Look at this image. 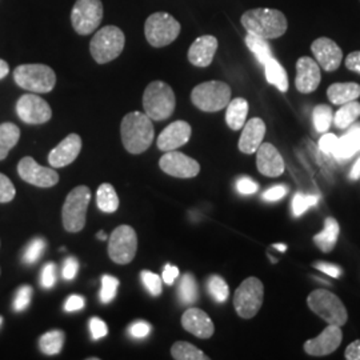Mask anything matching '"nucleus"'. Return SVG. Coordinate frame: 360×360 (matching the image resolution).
I'll return each instance as SVG.
<instances>
[{"instance_id": "28", "label": "nucleus", "mask_w": 360, "mask_h": 360, "mask_svg": "<svg viewBox=\"0 0 360 360\" xmlns=\"http://www.w3.org/2000/svg\"><path fill=\"white\" fill-rule=\"evenodd\" d=\"M226 122L227 126L233 131L243 129L248 115V102L243 98H236L230 101L226 107Z\"/></svg>"}, {"instance_id": "41", "label": "nucleus", "mask_w": 360, "mask_h": 360, "mask_svg": "<svg viewBox=\"0 0 360 360\" xmlns=\"http://www.w3.org/2000/svg\"><path fill=\"white\" fill-rule=\"evenodd\" d=\"M119 288V281L110 276V275H104L102 278V290H101V300L103 303H110L115 299L116 292Z\"/></svg>"}, {"instance_id": "25", "label": "nucleus", "mask_w": 360, "mask_h": 360, "mask_svg": "<svg viewBox=\"0 0 360 360\" xmlns=\"http://www.w3.org/2000/svg\"><path fill=\"white\" fill-rule=\"evenodd\" d=\"M348 131L340 138L333 154L338 159H349L360 151V123L351 124Z\"/></svg>"}, {"instance_id": "8", "label": "nucleus", "mask_w": 360, "mask_h": 360, "mask_svg": "<svg viewBox=\"0 0 360 360\" xmlns=\"http://www.w3.org/2000/svg\"><path fill=\"white\" fill-rule=\"evenodd\" d=\"M90 200L91 191L87 186H79L67 195L62 210L65 231L79 232L84 229Z\"/></svg>"}, {"instance_id": "16", "label": "nucleus", "mask_w": 360, "mask_h": 360, "mask_svg": "<svg viewBox=\"0 0 360 360\" xmlns=\"http://www.w3.org/2000/svg\"><path fill=\"white\" fill-rule=\"evenodd\" d=\"M343 340V333L339 326L328 324L322 334L304 343V351L311 356H326L340 347Z\"/></svg>"}, {"instance_id": "56", "label": "nucleus", "mask_w": 360, "mask_h": 360, "mask_svg": "<svg viewBox=\"0 0 360 360\" xmlns=\"http://www.w3.org/2000/svg\"><path fill=\"white\" fill-rule=\"evenodd\" d=\"M345 358L347 360H360V339L352 342L345 352Z\"/></svg>"}, {"instance_id": "13", "label": "nucleus", "mask_w": 360, "mask_h": 360, "mask_svg": "<svg viewBox=\"0 0 360 360\" xmlns=\"http://www.w3.org/2000/svg\"><path fill=\"white\" fill-rule=\"evenodd\" d=\"M16 114L27 124H43L51 119L50 104L35 94L20 96L16 103Z\"/></svg>"}, {"instance_id": "6", "label": "nucleus", "mask_w": 360, "mask_h": 360, "mask_svg": "<svg viewBox=\"0 0 360 360\" xmlns=\"http://www.w3.org/2000/svg\"><path fill=\"white\" fill-rule=\"evenodd\" d=\"M15 83L35 94L51 92L56 84V75L51 67L46 65H22L13 71Z\"/></svg>"}, {"instance_id": "2", "label": "nucleus", "mask_w": 360, "mask_h": 360, "mask_svg": "<svg viewBox=\"0 0 360 360\" xmlns=\"http://www.w3.org/2000/svg\"><path fill=\"white\" fill-rule=\"evenodd\" d=\"M242 25L248 34L267 40L281 38L288 27L283 13L272 8H255L245 11L242 16Z\"/></svg>"}, {"instance_id": "30", "label": "nucleus", "mask_w": 360, "mask_h": 360, "mask_svg": "<svg viewBox=\"0 0 360 360\" xmlns=\"http://www.w3.org/2000/svg\"><path fill=\"white\" fill-rule=\"evenodd\" d=\"M20 139V129L13 123L0 124V160H4L8 153Z\"/></svg>"}, {"instance_id": "49", "label": "nucleus", "mask_w": 360, "mask_h": 360, "mask_svg": "<svg viewBox=\"0 0 360 360\" xmlns=\"http://www.w3.org/2000/svg\"><path fill=\"white\" fill-rule=\"evenodd\" d=\"M236 190L242 195H251V193H257L259 186H257V181L245 176L236 181Z\"/></svg>"}, {"instance_id": "58", "label": "nucleus", "mask_w": 360, "mask_h": 360, "mask_svg": "<svg viewBox=\"0 0 360 360\" xmlns=\"http://www.w3.org/2000/svg\"><path fill=\"white\" fill-rule=\"evenodd\" d=\"M8 72H10V67H8V63H7L6 60L0 59V79H3V77H7V75H8Z\"/></svg>"}, {"instance_id": "18", "label": "nucleus", "mask_w": 360, "mask_h": 360, "mask_svg": "<svg viewBox=\"0 0 360 360\" xmlns=\"http://www.w3.org/2000/svg\"><path fill=\"white\" fill-rule=\"evenodd\" d=\"M311 51L314 53L318 65L327 72L336 71L339 65H342V49L331 39L319 38L314 40V43L311 44Z\"/></svg>"}, {"instance_id": "24", "label": "nucleus", "mask_w": 360, "mask_h": 360, "mask_svg": "<svg viewBox=\"0 0 360 360\" xmlns=\"http://www.w3.org/2000/svg\"><path fill=\"white\" fill-rule=\"evenodd\" d=\"M218 50V39L212 35L199 37L188 50V60L196 67H208Z\"/></svg>"}, {"instance_id": "17", "label": "nucleus", "mask_w": 360, "mask_h": 360, "mask_svg": "<svg viewBox=\"0 0 360 360\" xmlns=\"http://www.w3.org/2000/svg\"><path fill=\"white\" fill-rule=\"evenodd\" d=\"M321 65L309 56H302L296 62V90L302 94H311L321 84Z\"/></svg>"}, {"instance_id": "4", "label": "nucleus", "mask_w": 360, "mask_h": 360, "mask_svg": "<svg viewBox=\"0 0 360 360\" xmlns=\"http://www.w3.org/2000/svg\"><path fill=\"white\" fill-rule=\"evenodd\" d=\"M126 37L116 26H105L99 30L91 40L90 51L96 63L105 65L116 59L124 49Z\"/></svg>"}, {"instance_id": "27", "label": "nucleus", "mask_w": 360, "mask_h": 360, "mask_svg": "<svg viewBox=\"0 0 360 360\" xmlns=\"http://www.w3.org/2000/svg\"><path fill=\"white\" fill-rule=\"evenodd\" d=\"M339 233H340V227H339V223L336 221V219L327 218L324 220L323 231L314 236V242L322 252L328 254L334 250Z\"/></svg>"}, {"instance_id": "9", "label": "nucleus", "mask_w": 360, "mask_h": 360, "mask_svg": "<svg viewBox=\"0 0 360 360\" xmlns=\"http://www.w3.org/2000/svg\"><path fill=\"white\" fill-rule=\"evenodd\" d=\"M264 299V287L255 276L247 278L233 295V307L243 319H252L262 309Z\"/></svg>"}, {"instance_id": "5", "label": "nucleus", "mask_w": 360, "mask_h": 360, "mask_svg": "<svg viewBox=\"0 0 360 360\" xmlns=\"http://www.w3.org/2000/svg\"><path fill=\"white\" fill-rule=\"evenodd\" d=\"M231 101V89L227 83L211 80L198 84L191 92V102L205 112H217L226 108Z\"/></svg>"}, {"instance_id": "29", "label": "nucleus", "mask_w": 360, "mask_h": 360, "mask_svg": "<svg viewBox=\"0 0 360 360\" xmlns=\"http://www.w3.org/2000/svg\"><path fill=\"white\" fill-rule=\"evenodd\" d=\"M263 65H264L267 82L272 86H275L281 92H287L288 91V77H287V72L282 65L276 59L270 58Z\"/></svg>"}, {"instance_id": "54", "label": "nucleus", "mask_w": 360, "mask_h": 360, "mask_svg": "<svg viewBox=\"0 0 360 360\" xmlns=\"http://www.w3.org/2000/svg\"><path fill=\"white\" fill-rule=\"evenodd\" d=\"M178 276H179V269L175 266H171V264H166V267L163 270V275H162V281L168 285H171L176 281Z\"/></svg>"}, {"instance_id": "31", "label": "nucleus", "mask_w": 360, "mask_h": 360, "mask_svg": "<svg viewBox=\"0 0 360 360\" xmlns=\"http://www.w3.org/2000/svg\"><path fill=\"white\" fill-rule=\"evenodd\" d=\"M358 117H360V103L356 101L342 104V107L336 111L334 115L335 126L339 129H346L354 124Z\"/></svg>"}, {"instance_id": "46", "label": "nucleus", "mask_w": 360, "mask_h": 360, "mask_svg": "<svg viewBox=\"0 0 360 360\" xmlns=\"http://www.w3.org/2000/svg\"><path fill=\"white\" fill-rule=\"evenodd\" d=\"M91 336L94 340H99L108 334L107 324L99 319V318H92L90 321Z\"/></svg>"}, {"instance_id": "42", "label": "nucleus", "mask_w": 360, "mask_h": 360, "mask_svg": "<svg viewBox=\"0 0 360 360\" xmlns=\"http://www.w3.org/2000/svg\"><path fill=\"white\" fill-rule=\"evenodd\" d=\"M32 291L34 290L31 285H22L18 288L15 297H13V309L16 312H23L30 306Z\"/></svg>"}, {"instance_id": "7", "label": "nucleus", "mask_w": 360, "mask_h": 360, "mask_svg": "<svg viewBox=\"0 0 360 360\" xmlns=\"http://www.w3.org/2000/svg\"><path fill=\"white\" fill-rule=\"evenodd\" d=\"M309 309L328 324L345 326L348 321L347 309L343 302L327 290H315L307 297Z\"/></svg>"}, {"instance_id": "52", "label": "nucleus", "mask_w": 360, "mask_h": 360, "mask_svg": "<svg viewBox=\"0 0 360 360\" xmlns=\"http://www.w3.org/2000/svg\"><path fill=\"white\" fill-rule=\"evenodd\" d=\"M312 266H314L315 269L322 271L324 274H327V275L333 276V278H339V276L342 275V269H340V267H338V266H335V264H331V263L316 262V263H314Z\"/></svg>"}, {"instance_id": "55", "label": "nucleus", "mask_w": 360, "mask_h": 360, "mask_svg": "<svg viewBox=\"0 0 360 360\" xmlns=\"http://www.w3.org/2000/svg\"><path fill=\"white\" fill-rule=\"evenodd\" d=\"M346 67L360 75V51L351 52L346 58Z\"/></svg>"}, {"instance_id": "35", "label": "nucleus", "mask_w": 360, "mask_h": 360, "mask_svg": "<svg viewBox=\"0 0 360 360\" xmlns=\"http://www.w3.org/2000/svg\"><path fill=\"white\" fill-rule=\"evenodd\" d=\"M171 355L176 360H208L203 351L187 342H176L171 348Z\"/></svg>"}, {"instance_id": "43", "label": "nucleus", "mask_w": 360, "mask_h": 360, "mask_svg": "<svg viewBox=\"0 0 360 360\" xmlns=\"http://www.w3.org/2000/svg\"><path fill=\"white\" fill-rule=\"evenodd\" d=\"M143 284L148 290V292L153 296H159L162 294V279L159 275L150 271H143L142 272Z\"/></svg>"}, {"instance_id": "11", "label": "nucleus", "mask_w": 360, "mask_h": 360, "mask_svg": "<svg viewBox=\"0 0 360 360\" xmlns=\"http://www.w3.org/2000/svg\"><path fill=\"white\" fill-rule=\"evenodd\" d=\"M103 19L102 0H77L72 7L71 22L79 35H90Z\"/></svg>"}, {"instance_id": "48", "label": "nucleus", "mask_w": 360, "mask_h": 360, "mask_svg": "<svg viewBox=\"0 0 360 360\" xmlns=\"http://www.w3.org/2000/svg\"><path fill=\"white\" fill-rule=\"evenodd\" d=\"M338 144V136L334 134H324L319 141V150L324 154H333Z\"/></svg>"}, {"instance_id": "23", "label": "nucleus", "mask_w": 360, "mask_h": 360, "mask_svg": "<svg viewBox=\"0 0 360 360\" xmlns=\"http://www.w3.org/2000/svg\"><path fill=\"white\" fill-rule=\"evenodd\" d=\"M266 135V124L260 117H252L245 122L239 139V150L243 154H255Z\"/></svg>"}, {"instance_id": "21", "label": "nucleus", "mask_w": 360, "mask_h": 360, "mask_svg": "<svg viewBox=\"0 0 360 360\" xmlns=\"http://www.w3.org/2000/svg\"><path fill=\"white\" fill-rule=\"evenodd\" d=\"M82 139L77 134H70L62 142L59 143L50 155L49 163L53 168H62L71 165L80 154Z\"/></svg>"}, {"instance_id": "34", "label": "nucleus", "mask_w": 360, "mask_h": 360, "mask_svg": "<svg viewBox=\"0 0 360 360\" xmlns=\"http://www.w3.org/2000/svg\"><path fill=\"white\" fill-rule=\"evenodd\" d=\"M245 44L250 49V51L255 55L260 65H264L270 58H272V51L267 39L259 38L257 35L248 34L245 37Z\"/></svg>"}, {"instance_id": "14", "label": "nucleus", "mask_w": 360, "mask_h": 360, "mask_svg": "<svg viewBox=\"0 0 360 360\" xmlns=\"http://www.w3.org/2000/svg\"><path fill=\"white\" fill-rule=\"evenodd\" d=\"M159 166L163 172L169 176L180 179L195 178L200 172V165L187 155L178 153L176 150L167 151L159 160Z\"/></svg>"}, {"instance_id": "60", "label": "nucleus", "mask_w": 360, "mask_h": 360, "mask_svg": "<svg viewBox=\"0 0 360 360\" xmlns=\"http://www.w3.org/2000/svg\"><path fill=\"white\" fill-rule=\"evenodd\" d=\"M274 247H275V248H278V250H279V251H282V252L287 250V245H274Z\"/></svg>"}, {"instance_id": "53", "label": "nucleus", "mask_w": 360, "mask_h": 360, "mask_svg": "<svg viewBox=\"0 0 360 360\" xmlns=\"http://www.w3.org/2000/svg\"><path fill=\"white\" fill-rule=\"evenodd\" d=\"M84 304H86V300L83 296L72 295L65 300V309L67 312H74L83 309Z\"/></svg>"}, {"instance_id": "33", "label": "nucleus", "mask_w": 360, "mask_h": 360, "mask_svg": "<svg viewBox=\"0 0 360 360\" xmlns=\"http://www.w3.org/2000/svg\"><path fill=\"white\" fill-rule=\"evenodd\" d=\"M65 345V333L60 330L49 331L39 339V348L44 355H58Z\"/></svg>"}, {"instance_id": "12", "label": "nucleus", "mask_w": 360, "mask_h": 360, "mask_svg": "<svg viewBox=\"0 0 360 360\" xmlns=\"http://www.w3.org/2000/svg\"><path fill=\"white\" fill-rule=\"evenodd\" d=\"M138 238L129 226H119L108 240V255L116 264H129L136 255Z\"/></svg>"}, {"instance_id": "59", "label": "nucleus", "mask_w": 360, "mask_h": 360, "mask_svg": "<svg viewBox=\"0 0 360 360\" xmlns=\"http://www.w3.org/2000/svg\"><path fill=\"white\" fill-rule=\"evenodd\" d=\"M96 236H98V239H99V240H105V239H107V235H105V232L104 231L98 232V233H96Z\"/></svg>"}, {"instance_id": "1", "label": "nucleus", "mask_w": 360, "mask_h": 360, "mask_svg": "<svg viewBox=\"0 0 360 360\" xmlns=\"http://www.w3.org/2000/svg\"><path fill=\"white\" fill-rule=\"evenodd\" d=\"M120 134L123 146L129 154H142L154 142L153 120L139 111L129 112L122 120Z\"/></svg>"}, {"instance_id": "44", "label": "nucleus", "mask_w": 360, "mask_h": 360, "mask_svg": "<svg viewBox=\"0 0 360 360\" xmlns=\"http://www.w3.org/2000/svg\"><path fill=\"white\" fill-rule=\"evenodd\" d=\"M16 195L13 181L4 174H0V203H10Z\"/></svg>"}, {"instance_id": "36", "label": "nucleus", "mask_w": 360, "mask_h": 360, "mask_svg": "<svg viewBox=\"0 0 360 360\" xmlns=\"http://www.w3.org/2000/svg\"><path fill=\"white\" fill-rule=\"evenodd\" d=\"M178 295L183 304H193L198 300V283L193 274H186L180 281Z\"/></svg>"}, {"instance_id": "19", "label": "nucleus", "mask_w": 360, "mask_h": 360, "mask_svg": "<svg viewBox=\"0 0 360 360\" xmlns=\"http://www.w3.org/2000/svg\"><path fill=\"white\" fill-rule=\"evenodd\" d=\"M257 167L264 176H281L285 168L283 156L271 143H262L257 151Z\"/></svg>"}, {"instance_id": "20", "label": "nucleus", "mask_w": 360, "mask_h": 360, "mask_svg": "<svg viewBox=\"0 0 360 360\" xmlns=\"http://www.w3.org/2000/svg\"><path fill=\"white\" fill-rule=\"evenodd\" d=\"M191 126L184 120H176L171 123L158 138V148L167 153L178 150L191 138Z\"/></svg>"}, {"instance_id": "50", "label": "nucleus", "mask_w": 360, "mask_h": 360, "mask_svg": "<svg viewBox=\"0 0 360 360\" xmlns=\"http://www.w3.org/2000/svg\"><path fill=\"white\" fill-rule=\"evenodd\" d=\"M77 270H79V262L77 259L72 257H67L62 270V275L65 281H72L77 276Z\"/></svg>"}, {"instance_id": "32", "label": "nucleus", "mask_w": 360, "mask_h": 360, "mask_svg": "<svg viewBox=\"0 0 360 360\" xmlns=\"http://www.w3.org/2000/svg\"><path fill=\"white\" fill-rule=\"evenodd\" d=\"M96 203L101 211L105 214H114L119 208V198L115 188L110 183H103L96 193Z\"/></svg>"}, {"instance_id": "10", "label": "nucleus", "mask_w": 360, "mask_h": 360, "mask_svg": "<svg viewBox=\"0 0 360 360\" xmlns=\"http://www.w3.org/2000/svg\"><path fill=\"white\" fill-rule=\"evenodd\" d=\"M144 32L153 47H166L179 37L180 23L169 13H155L146 20Z\"/></svg>"}, {"instance_id": "15", "label": "nucleus", "mask_w": 360, "mask_h": 360, "mask_svg": "<svg viewBox=\"0 0 360 360\" xmlns=\"http://www.w3.org/2000/svg\"><path fill=\"white\" fill-rule=\"evenodd\" d=\"M18 172L28 184L49 188L59 181V174L52 168L43 167L31 156L23 158L18 165Z\"/></svg>"}, {"instance_id": "45", "label": "nucleus", "mask_w": 360, "mask_h": 360, "mask_svg": "<svg viewBox=\"0 0 360 360\" xmlns=\"http://www.w3.org/2000/svg\"><path fill=\"white\" fill-rule=\"evenodd\" d=\"M58 271L53 263H47L40 274V284L43 288H52L56 283Z\"/></svg>"}, {"instance_id": "61", "label": "nucleus", "mask_w": 360, "mask_h": 360, "mask_svg": "<svg viewBox=\"0 0 360 360\" xmlns=\"http://www.w3.org/2000/svg\"><path fill=\"white\" fill-rule=\"evenodd\" d=\"M1 323H3V318H1V316H0V324H1Z\"/></svg>"}, {"instance_id": "57", "label": "nucleus", "mask_w": 360, "mask_h": 360, "mask_svg": "<svg viewBox=\"0 0 360 360\" xmlns=\"http://www.w3.org/2000/svg\"><path fill=\"white\" fill-rule=\"evenodd\" d=\"M349 178L352 180H359L360 178V156L358 158V160H356V163L354 165V167L351 169V172H349Z\"/></svg>"}, {"instance_id": "47", "label": "nucleus", "mask_w": 360, "mask_h": 360, "mask_svg": "<svg viewBox=\"0 0 360 360\" xmlns=\"http://www.w3.org/2000/svg\"><path fill=\"white\" fill-rule=\"evenodd\" d=\"M129 333L132 338L143 339L151 333V326L147 322H135L129 326Z\"/></svg>"}, {"instance_id": "62", "label": "nucleus", "mask_w": 360, "mask_h": 360, "mask_svg": "<svg viewBox=\"0 0 360 360\" xmlns=\"http://www.w3.org/2000/svg\"><path fill=\"white\" fill-rule=\"evenodd\" d=\"M359 180H360V178H359Z\"/></svg>"}, {"instance_id": "26", "label": "nucleus", "mask_w": 360, "mask_h": 360, "mask_svg": "<svg viewBox=\"0 0 360 360\" xmlns=\"http://www.w3.org/2000/svg\"><path fill=\"white\" fill-rule=\"evenodd\" d=\"M327 96L331 103L335 105L356 101L360 96V86L358 83L349 82V83H334L328 87Z\"/></svg>"}, {"instance_id": "39", "label": "nucleus", "mask_w": 360, "mask_h": 360, "mask_svg": "<svg viewBox=\"0 0 360 360\" xmlns=\"http://www.w3.org/2000/svg\"><path fill=\"white\" fill-rule=\"evenodd\" d=\"M47 247V243L43 238H35L32 239L25 250V254H23V262L26 264H35L38 262L39 259L43 255L44 250Z\"/></svg>"}, {"instance_id": "37", "label": "nucleus", "mask_w": 360, "mask_h": 360, "mask_svg": "<svg viewBox=\"0 0 360 360\" xmlns=\"http://www.w3.org/2000/svg\"><path fill=\"white\" fill-rule=\"evenodd\" d=\"M207 288H208L210 295L212 296L215 299V302H218V303H224L230 296L229 285L226 283V281L219 275L210 276Z\"/></svg>"}, {"instance_id": "22", "label": "nucleus", "mask_w": 360, "mask_h": 360, "mask_svg": "<svg viewBox=\"0 0 360 360\" xmlns=\"http://www.w3.org/2000/svg\"><path fill=\"white\" fill-rule=\"evenodd\" d=\"M181 326L186 331L200 339H210L215 333L211 318L200 309H187L181 316Z\"/></svg>"}, {"instance_id": "3", "label": "nucleus", "mask_w": 360, "mask_h": 360, "mask_svg": "<svg viewBox=\"0 0 360 360\" xmlns=\"http://www.w3.org/2000/svg\"><path fill=\"white\" fill-rule=\"evenodd\" d=\"M176 105V98L174 90L167 83L155 80L147 86L143 94L144 114L151 120H166L174 114Z\"/></svg>"}, {"instance_id": "40", "label": "nucleus", "mask_w": 360, "mask_h": 360, "mask_svg": "<svg viewBox=\"0 0 360 360\" xmlns=\"http://www.w3.org/2000/svg\"><path fill=\"white\" fill-rule=\"evenodd\" d=\"M318 202H319V198L315 195H304V193H297L292 200V211H294L295 217H300L311 207L316 206Z\"/></svg>"}, {"instance_id": "51", "label": "nucleus", "mask_w": 360, "mask_h": 360, "mask_svg": "<svg viewBox=\"0 0 360 360\" xmlns=\"http://www.w3.org/2000/svg\"><path fill=\"white\" fill-rule=\"evenodd\" d=\"M287 193V188L284 186H274L263 193V199L267 202H276L281 200Z\"/></svg>"}, {"instance_id": "38", "label": "nucleus", "mask_w": 360, "mask_h": 360, "mask_svg": "<svg viewBox=\"0 0 360 360\" xmlns=\"http://www.w3.org/2000/svg\"><path fill=\"white\" fill-rule=\"evenodd\" d=\"M314 124L318 132H326L331 127V123L334 120V112L333 108L326 105V104H319L314 110Z\"/></svg>"}]
</instances>
